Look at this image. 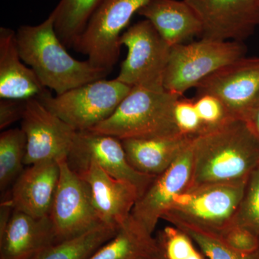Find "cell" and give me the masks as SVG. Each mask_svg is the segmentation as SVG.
Returning <instances> with one entry per match:
<instances>
[{
	"label": "cell",
	"mask_w": 259,
	"mask_h": 259,
	"mask_svg": "<svg viewBox=\"0 0 259 259\" xmlns=\"http://www.w3.org/2000/svg\"><path fill=\"white\" fill-rule=\"evenodd\" d=\"M188 187L248 180L259 166V139L247 122L230 118L193 138Z\"/></svg>",
	"instance_id": "6da1fadb"
},
{
	"label": "cell",
	"mask_w": 259,
	"mask_h": 259,
	"mask_svg": "<svg viewBox=\"0 0 259 259\" xmlns=\"http://www.w3.org/2000/svg\"><path fill=\"white\" fill-rule=\"evenodd\" d=\"M16 35L22 60L56 95L105 79L109 74L88 60H76L70 55L56 34L52 13L39 25L20 27Z\"/></svg>",
	"instance_id": "7a4b0ae2"
},
{
	"label": "cell",
	"mask_w": 259,
	"mask_h": 259,
	"mask_svg": "<svg viewBox=\"0 0 259 259\" xmlns=\"http://www.w3.org/2000/svg\"><path fill=\"white\" fill-rule=\"evenodd\" d=\"M181 97L134 87L108 118L89 131L120 140L178 136L174 109Z\"/></svg>",
	"instance_id": "3957f363"
},
{
	"label": "cell",
	"mask_w": 259,
	"mask_h": 259,
	"mask_svg": "<svg viewBox=\"0 0 259 259\" xmlns=\"http://www.w3.org/2000/svg\"><path fill=\"white\" fill-rule=\"evenodd\" d=\"M247 182L187 187L175 197L162 219L174 226L190 225L218 234L233 223Z\"/></svg>",
	"instance_id": "277c9868"
},
{
	"label": "cell",
	"mask_w": 259,
	"mask_h": 259,
	"mask_svg": "<svg viewBox=\"0 0 259 259\" xmlns=\"http://www.w3.org/2000/svg\"><path fill=\"white\" fill-rule=\"evenodd\" d=\"M242 42L201 38L198 41L171 47L163 88L182 96L223 66L244 57Z\"/></svg>",
	"instance_id": "5b68a950"
},
{
	"label": "cell",
	"mask_w": 259,
	"mask_h": 259,
	"mask_svg": "<svg viewBox=\"0 0 259 259\" xmlns=\"http://www.w3.org/2000/svg\"><path fill=\"white\" fill-rule=\"evenodd\" d=\"M131 89L117 79H102L39 100L76 131H89L108 118Z\"/></svg>",
	"instance_id": "8992f818"
},
{
	"label": "cell",
	"mask_w": 259,
	"mask_h": 259,
	"mask_svg": "<svg viewBox=\"0 0 259 259\" xmlns=\"http://www.w3.org/2000/svg\"><path fill=\"white\" fill-rule=\"evenodd\" d=\"M150 0H103L73 49L110 74L120 57V39L131 18Z\"/></svg>",
	"instance_id": "52a82bcc"
},
{
	"label": "cell",
	"mask_w": 259,
	"mask_h": 259,
	"mask_svg": "<svg viewBox=\"0 0 259 259\" xmlns=\"http://www.w3.org/2000/svg\"><path fill=\"white\" fill-rule=\"evenodd\" d=\"M121 46L127 49L116 78L130 87L161 91L171 47L148 20L134 24L121 35Z\"/></svg>",
	"instance_id": "ba28073f"
},
{
	"label": "cell",
	"mask_w": 259,
	"mask_h": 259,
	"mask_svg": "<svg viewBox=\"0 0 259 259\" xmlns=\"http://www.w3.org/2000/svg\"><path fill=\"white\" fill-rule=\"evenodd\" d=\"M60 175L49 217L56 243L66 241L102 224L97 217L88 185L68 164L59 162Z\"/></svg>",
	"instance_id": "9c48e42d"
},
{
	"label": "cell",
	"mask_w": 259,
	"mask_h": 259,
	"mask_svg": "<svg viewBox=\"0 0 259 259\" xmlns=\"http://www.w3.org/2000/svg\"><path fill=\"white\" fill-rule=\"evenodd\" d=\"M21 129L27 139L25 166L67 160L77 134L37 99L27 100Z\"/></svg>",
	"instance_id": "30bf717a"
},
{
	"label": "cell",
	"mask_w": 259,
	"mask_h": 259,
	"mask_svg": "<svg viewBox=\"0 0 259 259\" xmlns=\"http://www.w3.org/2000/svg\"><path fill=\"white\" fill-rule=\"evenodd\" d=\"M66 161L75 172L94 162L112 177L135 186L140 197L156 177L136 171L131 166L121 140L90 131H77Z\"/></svg>",
	"instance_id": "8fae6325"
},
{
	"label": "cell",
	"mask_w": 259,
	"mask_h": 259,
	"mask_svg": "<svg viewBox=\"0 0 259 259\" xmlns=\"http://www.w3.org/2000/svg\"><path fill=\"white\" fill-rule=\"evenodd\" d=\"M185 1L200 22V38L242 42L259 27V0Z\"/></svg>",
	"instance_id": "7c38bea8"
},
{
	"label": "cell",
	"mask_w": 259,
	"mask_h": 259,
	"mask_svg": "<svg viewBox=\"0 0 259 259\" xmlns=\"http://www.w3.org/2000/svg\"><path fill=\"white\" fill-rule=\"evenodd\" d=\"M197 95L209 94L222 101L233 118L244 120L259 95V57H242L223 66L197 85Z\"/></svg>",
	"instance_id": "4fadbf2b"
},
{
	"label": "cell",
	"mask_w": 259,
	"mask_h": 259,
	"mask_svg": "<svg viewBox=\"0 0 259 259\" xmlns=\"http://www.w3.org/2000/svg\"><path fill=\"white\" fill-rule=\"evenodd\" d=\"M76 173L88 185L100 223L120 228L131 216L140 197L137 188L125 181L112 177L94 162Z\"/></svg>",
	"instance_id": "5bb4252c"
},
{
	"label": "cell",
	"mask_w": 259,
	"mask_h": 259,
	"mask_svg": "<svg viewBox=\"0 0 259 259\" xmlns=\"http://www.w3.org/2000/svg\"><path fill=\"white\" fill-rule=\"evenodd\" d=\"M192 144V143H191ZM191 144L168 169L155 177L133 209V217L153 233L173 199L188 187L192 175Z\"/></svg>",
	"instance_id": "9a60e30c"
},
{
	"label": "cell",
	"mask_w": 259,
	"mask_h": 259,
	"mask_svg": "<svg viewBox=\"0 0 259 259\" xmlns=\"http://www.w3.org/2000/svg\"><path fill=\"white\" fill-rule=\"evenodd\" d=\"M59 175V162H40L27 166L9 192L13 209L32 217L49 216Z\"/></svg>",
	"instance_id": "2e32d148"
},
{
	"label": "cell",
	"mask_w": 259,
	"mask_h": 259,
	"mask_svg": "<svg viewBox=\"0 0 259 259\" xmlns=\"http://www.w3.org/2000/svg\"><path fill=\"white\" fill-rule=\"evenodd\" d=\"M56 243L50 217L35 218L14 209L0 233V259H32Z\"/></svg>",
	"instance_id": "e0dca14e"
},
{
	"label": "cell",
	"mask_w": 259,
	"mask_h": 259,
	"mask_svg": "<svg viewBox=\"0 0 259 259\" xmlns=\"http://www.w3.org/2000/svg\"><path fill=\"white\" fill-rule=\"evenodd\" d=\"M50 92L35 71L27 67L19 54L14 30L0 28V98L28 100L39 99Z\"/></svg>",
	"instance_id": "ac0fdd59"
},
{
	"label": "cell",
	"mask_w": 259,
	"mask_h": 259,
	"mask_svg": "<svg viewBox=\"0 0 259 259\" xmlns=\"http://www.w3.org/2000/svg\"><path fill=\"white\" fill-rule=\"evenodd\" d=\"M138 14L150 22L170 47L201 36L198 18L185 0H150Z\"/></svg>",
	"instance_id": "d6986e66"
},
{
	"label": "cell",
	"mask_w": 259,
	"mask_h": 259,
	"mask_svg": "<svg viewBox=\"0 0 259 259\" xmlns=\"http://www.w3.org/2000/svg\"><path fill=\"white\" fill-rule=\"evenodd\" d=\"M193 138L184 135L166 138L121 140L127 160L136 171L157 177L168 169L190 146Z\"/></svg>",
	"instance_id": "ffe728a7"
},
{
	"label": "cell",
	"mask_w": 259,
	"mask_h": 259,
	"mask_svg": "<svg viewBox=\"0 0 259 259\" xmlns=\"http://www.w3.org/2000/svg\"><path fill=\"white\" fill-rule=\"evenodd\" d=\"M156 238L132 214L89 259H141L157 249Z\"/></svg>",
	"instance_id": "44dd1931"
},
{
	"label": "cell",
	"mask_w": 259,
	"mask_h": 259,
	"mask_svg": "<svg viewBox=\"0 0 259 259\" xmlns=\"http://www.w3.org/2000/svg\"><path fill=\"white\" fill-rule=\"evenodd\" d=\"M103 0H61L52 12L54 29L61 41L70 49L84 31Z\"/></svg>",
	"instance_id": "7402d4cb"
},
{
	"label": "cell",
	"mask_w": 259,
	"mask_h": 259,
	"mask_svg": "<svg viewBox=\"0 0 259 259\" xmlns=\"http://www.w3.org/2000/svg\"><path fill=\"white\" fill-rule=\"evenodd\" d=\"M117 231L115 227L100 224L79 236L50 245L32 259H89Z\"/></svg>",
	"instance_id": "603a6c76"
},
{
	"label": "cell",
	"mask_w": 259,
	"mask_h": 259,
	"mask_svg": "<svg viewBox=\"0 0 259 259\" xmlns=\"http://www.w3.org/2000/svg\"><path fill=\"white\" fill-rule=\"evenodd\" d=\"M26 146L21 128L7 130L0 135V190L3 194L24 170Z\"/></svg>",
	"instance_id": "cb8c5ba5"
},
{
	"label": "cell",
	"mask_w": 259,
	"mask_h": 259,
	"mask_svg": "<svg viewBox=\"0 0 259 259\" xmlns=\"http://www.w3.org/2000/svg\"><path fill=\"white\" fill-rule=\"evenodd\" d=\"M158 248L167 259H209L197 249L192 238L175 226H167L156 238Z\"/></svg>",
	"instance_id": "d4e9b609"
},
{
	"label": "cell",
	"mask_w": 259,
	"mask_h": 259,
	"mask_svg": "<svg viewBox=\"0 0 259 259\" xmlns=\"http://www.w3.org/2000/svg\"><path fill=\"white\" fill-rule=\"evenodd\" d=\"M189 235L209 259H259V248L252 253H240L227 246L210 232L190 225L176 226Z\"/></svg>",
	"instance_id": "484cf974"
},
{
	"label": "cell",
	"mask_w": 259,
	"mask_h": 259,
	"mask_svg": "<svg viewBox=\"0 0 259 259\" xmlns=\"http://www.w3.org/2000/svg\"><path fill=\"white\" fill-rule=\"evenodd\" d=\"M232 224L243 227L259 236V166L248 178Z\"/></svg>",
	"instance_id": "4316f807"
},
{
	"label": "cell",
	"mask_w": 259,
	"mask_h": 259,
	"mask_svg": "<svg viewBox=\"0 0 259 259\" xmlns=\"http://www.w3.org/2000/svg\"><path fill=\"white\" fill-rule=\"evenodd\" d=\"M194 100L197 111L204 125V131L217 127L230 118L226 106L220 99L209 94L197 95Z\"/></svg>",
	"instance_id": "83f0119b"
},
{
	"label": "cell",
	"mask_w": 259,
	"mask_h": 259,
	"mask_svg": "<svg viewBox=\"0 0 259 259\" xmlns=\"http://www.w3.org/2000/svg\"><path fill=\"white\" fill-rule=\"evenodd\" d=\"M174 116L181 134L194 138L203 132L204 125L196 109L194 99L181 97L175 104Z\"/></svg>",
	"instance_id": "f1b7e54d"
},
{
	"label": "cell",
	"mask_w": 259,
	"mask_h": 259,
	"mask_svg": "<svg viewBox=\"0 0 259 259\" xmlns=\"http://www.w3.org/2000/svg\"><path fill=\"white\" fill-rule=\"evenodd\" d=\"M214 235L227 246L240 253H252L259 248V236L243 227L232 224Z\"/></svg>",
	"instance_id": "f546056e"
},
{
	"label": "cell",
	"mask_w": 259,
	"mask_h": 259,
	"mask_svg": "<svg viewBox=\"0 0 259 259\" xmlns=\"http://www.w3.org/2000/svg\"><path fill=\"white\" fill-rule=\"evenodd\" d=\"M27 100H0V129L4 130L8 126L22 120L26 108Z\"/></svg>",
	"instance_id": "4dcf8cb0"
},
{
	"label": "cell",
	"mask_w": 259,
	"mask_h": 259,
	"mask_svg": "<svg viewBox=\"0 0 259 259\" xmlns=\"http://www.w3.org/2000/svg\"><path fill=\"white\" fill-rule=\"evenodd\" d=\"M244 120L259 139V95L248 110Z\"/></svg>",
	"instance_id": "1f68e13d"
},
{
	"label": "cell",
	"mask_w": 259,
	"mask_h": 259,
	"mask_svg": "<svg viewBox=\"0 0 259 259\" xmlns=\"http://www.w3.org/2000/svg\"><path fill=\"white\" fill-rule=\"evenodd\" d=\"M141 259H167L166 257L163 255V253H162L161 250H160V248H157V249L153 251L152 253H150L146 255V256L144 257V258Z\"/></svg>",
	"instance_id": "d6a6232c"
}]
</instances>
